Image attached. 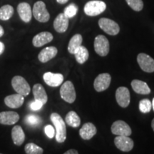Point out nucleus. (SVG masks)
<instances>
[{"label": "nucleus", "instance_id": "f257e3e1", "mask_svg": "<svg viewBox=\"0 0 154 154\" xmlns=\"http://www.w3.org/2000/svg\"><path fill=\"white\" fill-rule=\"evenodd\" d=\"M50 119L55 127L56 140L58 143H63L66 138V127L65 121L57 113H51Z\"/></svg>", "mask_w": 154, "mask_h": 154}, {"label": "nucleus", "instance_id": "f03ea898", "mask_svg": "<svg viewBox=\"0 0 154 154\" xmlns=\"http://www.w3.org/2000/svg\"><path fill=\"white\" fill-rule=\"evenodd\" d=\"M106 9L104 2L100 0H92L88 2L84 6V13L89 17H95L101 14Z\"/></svg>", "mask_w": 154, "mask_h": 154}, {"label": "nucleus", "instance_id": "7ed1b4c3", "mask_svg": "<svg viewBox=\"0 0 154 154\" xmlns=\"http://www.w3.org/2000/svg\"><path fill=\"white\" fill-rule=\"evenodd\" d=\"M11 86L17 94L23 96H28L31 91L29 84L24 78L21 76H15L12 79Z\"/></svg>", "mask_w": 154, "mask_h": 154}, {"label": "nucleus", "instance_id": "20e7f679", "mask_svg": "<svg viewBox=\"0 0 154 154\" xmlns=\"http://www.w3.org/2000/svg\"><path fill=\"white\" fill-rule=\"evenodd\" d=\"M32 14L38 22L42 23L47 22L50 19V14L46 8L45 3L42 1L36 2L34 4Z\"/></svg>", "mask_w": 154, "mask_h": 154}, {"label": "nucleus", "instance_id": "39448f33", "mask_svg": "<svg viewBox=\"0 0 154 154\" xmlns=\"http://www.w3.org/2000/svg\"><path fill=\"white\" fill-rule=\"evenodd\" d=\"M60 95L61 99L67 103H72L76 100V94L74 86L70 81L65 82L60 88Z\"/></svg>", "mask_w": 154, "mask_h": 154}, {"label": "nucleus", "instance_id": "423d86ee", "mask_svg": "<svg viewBox=\"0 0 154 154\" xmlns=\"http://www.w3.org/2000/svg\"><path fill=\"white\" fill-rule=\"evenodd\" d=\"M109 42L103 35L97 36L94 39V49L96 53L101 57H106L109 52Z\"/></svg>", "mask_w": 154, "mask_h": 154}, {"label": "nucleus", "instance_id": "0eeeda50", "mask_svg": "<svg viewBox=\"0 0 154 154\" xmlns=\"http://www.w3.org/2000/svg\"><path fill=\"white\" fill-rule=\"evenodd\" d=\"M100 28L103 32L111 36L117 35L120 32L119 24L114 21L108 18H101L99 21Z\"/></svg>", "mask_w": 154, "mask_h": 154}, {"label": "nucleus", "instance_id": "6e6552de", "mask_svg": "<svg viewBox=\"0 0 154 154\" xmlns=\"http://www.w3.org/2000/svg\"><path fill=\"white\" fill-rule=\"evenodd\" d=\"M137 61L140 69L147 73L154 72V59L149 55L140 53L137 57Z\"/></svg>", "mask_w": 154, "mask_h": 154}, {"label": "nucleus", "instance_id": "1a4fd4ad", "mask_svg": "<svg viewBox=\"0 0 154 154\" xmlns=\"http://www.w3.org/2000/svg\"><path fill=\"white\" fill-rule=\"evenodd\" d=\"M113 134L116 136H129L131 135L132 131L129 125L127 124L124 121L119 120L115 121L111 128Z\"/></svg>", "mask_w": 154, "mask_h": 154}, {"label": "nucleus", "instance_id": "9d476101", "mask_svg": "<svg viewBox=\"0 0 154 154\" xmlns=\"http://www.w3.org/2000/svg\"><path fill=\"white\" fill-rule=\"evenodd\" d=\"M111 81V76L109 74L103 73L99 74L94 80V86L97 92H101L109 87Z\"/></svg>", "mask_w": 154, "mask_h": 154}, {"label": "nucleus", "instance_id": "9b49d317", "mask_svg": "<svg viewBox=\"0 0 154 154\" xmlns=\"http://www.w3.org/2000/svg\"><path fill=\"white\" fill-rule=\"evenodd\" d=\"M116 99L120 106L122 108L128 107L131 101L129 90L124 86H121L117 88L116 91Z\"/></svg>", "mask_w": 154, "mask_h": 154}, {"label": "nucleus", "instance_id": "f8f14e48", "mask_svg": "<svg viewBox=\"0 0 154 154\" xmlns=\"http://www.w3.org/2000/svg\"><path fill=\"white\" fill-rule=\"evenodd\" d=\"M114 144L117 149L124 152L131 151L134 146V140L126 136H117L114 139Z\"/></svg>", "mask_w": 154, "mask_h": 154}, {"label": "nucleus", "instance_id": "ddd939ff", "mask_svg": "<svg viewBox=\"0 0 154 154\" xmlns=\"http://www.w3.org/2000/svg\"><path fill=\"white\" fill-rule=\"evenodd\" d=\"M17 12L23 22L29 23L32 20V11L29 4L26 2H21L17 6Z\"/></svg>", "mask_w": 154, "mask_h": 154}, {"label": "nucleus", "instance_id": "4468645a", "mask_svg": "<svg viewBox=\"0 0 154 154\" xmlns=\"http://www.w3.org/2000/svg\"><path fill=\"white\" fill-rule=\"evenodd\" d=\"M43 79L44 82L51 87H57L60 86L63 82V76L62 74L51 72L45 73L43 76Z\"/></svg>", "mask_w": 154, "mask_h": 154}, {"label": "nucleus", "instance_id": "2eb2a0df", "mask_svg": "<svg viewBox=\"0 0 154 154\" xmlns=\"http://www.w3.org/2000/svg\"><path fill=\"white\" fill-rule=\"evenodd\" d=\"M52 34L48 32H42L34 36L32 40V44L35 47H41L53 40Z\"/></svg>", "mask_w": 154, "mask_h": 154}, {"label": "nucleus", "instance_id": "dca6fc26", "mask_svg": "<svg viewBox=\"0 0 154 154\" xmlns=\"http://www.w3.org/2000/svg\"><path fill=\"white\" fill-rule=\"evenodd\" d=\"M24 96L19 94H11L5 98V103L11 109H17L23 105Z\"/></svg>", "mask_w": 154, "mask_h": 154}, {"label": "nucleus", "instance_id": "f3484780", "mask_svg": "<svg viewBox=\"0 0 154 154\" xmlns=\"http://www.w3.org/2000/svg\"><path fill=\"white\" fill-rule=\"evenodd\" d=\"M69 18L63 13H61L56 17L54 21V28L59 33H63L69 26Z\"/></svg>", "mask_w": 154, "mask_h": 154}, {"label": "nucleus", "instance_id": "a211bd4d", "mask_svg": "<svg viewBox=\"0 0 154 154\" xmlns=\"http://www.w3.org/2000/svg\"><path fill=\"white\" fill-rule=\"evenodd\" d=\"M19 120V116L14 111H3L0 113V124L13 125Z\"/></svg>", "mask_w": 154, "mask_h": 154}, {"label": "nucleus", "instance_id": "6ab92c4d", "mask_svg": "<svg viewBox=\"0 0 154 154\" xmlns=\"http://www.w3.org/2000/svg\"><path fill=\"white\" fill-rule=\"evenodd\" d=\"M97 133L96 126L92 123H86L79 130L80 136L84 140H90Z\"/></svg>", "mask_w": 154, "mask_h": 154}, {"label": "nucleus", "instance_id": "aec40b11", "mask_svg": "<svg viewBox=\"0 0 154 154\" xmlns=\"http://www.w3.org/2000/svg\"><path fill=\"white\" fill-rule=\"evenodd\" d=\"M58 50L55 47H48L42 49L38 55V60L42 63H46L57 56Z\"/></svg>", "mask_w": 154, "mask_h": 154}, {"label": "nucleus", "instance_id": "412c9836", "mask_svg": "<svg viewBox=\"0 0 154 154\" xmlns=\"http://www.w3.org/2000/svg\"><path fill=\"white\" fill-rule=\"evenodd\" d=\"M131 85L133 90L137 94L146 95V94H149L151 93V89H150L149 86L143 81L134 79L131 82Z\"/></svg>", "mask_w": 154, "mask_h": 154}, {"label": "nucleus", "instance_id": "4be33fe9", "mask_svg": "<svg viewBox=\"0 0 154 154\" xmlns=\"http://www.w3.org/2000/svg\"><path fill=\"white\" fill-rule=\"evenodd\" d=\"M11 138L16 146H21L24 142L25 134L20 126H15L11 130Z\"/></svg>", "mask_w": 154, "mask_h": 154}, {"label": "nucleus", "instance_id": "5701e85b", "mask_svg": "<svg viewBox=\"0 0 154 154\" xmlns=\"http://www.w3.org/2000/svg\"><path fill=\"white\" fill-rule=\"evenodd\" d=\"M33 94L34 99L41 101L43 104H46L48 101V96L43 86L40 84H36L33 86Z\"/></svg>", "mask_w": 154, "mask_h": 154}, {"label": "nucleus", "instance_id": "b1692460", "mask_svg": "<svg viewBox=\"0 0 154 154\" xmlns=\"http://www.w3.org/2000/svg\"><path fill=\"white\" fill-rule=\"evenodd\" d=\"M83 42L82 36L79 34H75L74 36H72L69 41L68 45V51L69 52L72 54H74L77 49L82 46Z\"/></svg>", "mask_w": 154, "mask_h": 154}, {"label": "nucleus", "instance_id": "393cba45", "mask_svg": "<svg viewBox=\"0 0 154 154\" xmlns=\"http://www.w3.org/2000/svg\"><path fill=\"white\" fill-rule=\"evenodd\" d=\"M65 122L69 126L73 127V128H77L80 126L81 119L78 114L75 111H69L66 116L65 118Z\"/></svg>", "mask_w": 154, "mask_h": 154}, {"label": "nucleus", "instance_id": "a878e982", "mask_svg": "<svg viewBox=\"0 0 154 154\" xmlns=\"http://www.w3.org/2000/svg\"><path fill=\"white\" fill-rule=\"evenodd\" d=\"M75 58L77 62L80 64H83L88 60L89 54L87 49L84 46H81L78 49L76 50V52L74 54Z\"/></svg>", "mask_w": 154, "mask_h": 154}, {"label": "nucleus", "instance_id": "bb28decb", "mask_svg": "<svg viewBox=\"0 0 154 154\" xmlns=\"http://www.w3.org/2000/svg\"><path fill=\"white\" fill-rule=\"evenodd\" d=\"M14 14V8L9 5H4L0 8V20L7 21Z\"/></svg>", "mask_w": 154, "mask_h": 154}, {"label": "nucleus", "instance_id": "cd10ccee", "mask_svg": "<svg viewBox=\"0 0 154 154\" xmlns=\"http://www.w3.org/2000/svg\"><path fill=\"white\" fill-rule=\"evenodd\" d=\"M24 151L26 154H43L42 148L33 143H29L25 146Z\"/></svg>", "mask_w": 154, "mask_h": 154}, {"label": "nucleus", "instance_id": "c85d7f7f", "mask_svg": "<svg viewBox=\"0 0 154 154\" xmlns=\"http://www.w3.org/2000/svg\"><path fill=\"white\" fill-rule=\"evenodd\" d=\"M78 6H77L76 4L72 3L67 6L66 8L64 9V10H63V14H64V15L66 17H68L69 19H71L73 18L74 16H76L77 12H78Z\"/></svg>", "mask_w": 154, "mask_h": 154}, {"label": "nucleus", "instance_id": "c756f323", "mask_svg": "<svg viewBox=\"0 0 154 154\" xmlns=\"http://www.w3.org/2000/svg\"><path fill=\"white\" fill-rule=\"evenodd\" d=\"M128 6L136 11H141L143 8V2L142 0H126Z\"/></svg>", "mask_w": 154, "mask_h": 154}, {"label": "nucleus", "instance_id": "7c9ffc66", "mask_svg": "<svg viewBox=\"0 0 154 154\" xmlns=\"http://www.w3.org/2000/svg\"><path fill=\"white\" fill-rule=\"evenodd\" d=\"M42 122V119L36 115H27L25 118V123L32 126H37Z\"/></svg>", "mask_w": 154, "mask_h": 154}, {"label": "nucleus", "instance_id": "2f4dec72", "mask_svg": "<svg viewBox=\"0 0 154 154\" xmlns=\"http://www.w3.org/2000/svg\"><path fill=\"white\" fill-rule=\"evenodd\" d=\"M152 103L149 99H143L139 102V109L140 112L146 113L151 110Z\"/></svg>", "mask_w": 154, "mask_h": 154}, {"label": "nucleus", "instance_id": "473e14b6", "mask_svg": "<svg viewBox=\"0 0 154 154\" xmlns=\"http://www.w3.org/2000/svg\"><path fill=\"white\" fill-rule=\"evenodd\" d=\"M44 131H45V134L47 136V137H49V138H53L55 136V128L51 125L46 126L45 128H44Z\"/></svg>", "mask_w": 154, "mask_h": 154}, {"label": "nucleus", "instance_id": "72a5a7b5", "mask_svg": "<svg viewBox=\"0 0 154 154\" xmlns=\"http://www.w3.org/2000/svg\"><path fill=\"white\" fill-rule=\"evenodd\" d=\"M43 103L41 101H37V100H34V101H32L30 103L29 107L32 111H38L41 109L43 106Z\"/></svg>", "mask_w": 154, "mask_h": 154}, {"label": "nucleus", "instance_id": "f704fd0d", "mask_svg": "<svg viewBox=\"0 0 154 154\" xmlns=\"http://www.w3.org/2000/svg\"><path fill=\"white\" fill-rule=\"evenodd\" d=\"M63 154H79L78 151H76V150L75 149H70V150H68V151L65 152Z\"/></svg>", "mask_w": 154, "mask_h": 154}, {"label": "nucleus", "instance_id": "c9c22d12", "mask_svg": "<svg viewBox=\"0 0 154 154\" xmlns=\"http://www.w3.org/2000/svg\"><path fill=\"white\" fill-rule=\"evenodd\" d=\"M5 46L4 43L2 42H0V55H2L3 54L4 51H5Z\"/></svg>", "mask_w": 154, "mask_h": 154}, {"label": "nucleus", "instance_id": "e433bc0d", "mask_svg": "<svg viewBox=\"0 0 154 154\" xmlns=\"http://www.w3.org/2000/svg\"><path fill=\"white\" fill-rule=\"evenodd\" d=\"M68 1L69 0H57V2L59 4H61V5H64V4H66Z\"/></svg>", "mask_w": 154, "mask_h": 154}, {"label": "nucleus", "instance_id": "4c0bfd02", "mask_svg": "<svg viewBox=\"0 0 154 154\" xmlns=\"http://www.w3.org/2000/svg\"><path fill=\"white\" fill-rule=\"evenodd\" d=\"M4 34H5V30H4L2 26L0 25V37H2L4 35Z\"/></svg>", "mask_w": 154, "mask_h": 154}, {"label": "nucleus", "instance_id": "58836bf2", "mask_svg": "<svg viewBox=\"0 0 154 154\" xmlns=\"http://www.w3.org/2000/svg\"><path fill=\"white\" fill-rule=\"evenodd\" d=\"M151 127L152 128H153V131H154V119L152 120V122H151Z\"/></svg>", "mask_w": 154, "mask_h": 154}, {"label": "nucleus", "instance_id": "ea45409f", "mask_svg": "<svg viewBox=\"0 0 154 154\" xmlns=\"http://www.w3.org/2000/svg\"><path fill=\"white\" fill-rule=\"evenodd\" d=\"M152 107H153V110H154V98H153V101H152Z\"/></svg>", "mask_w": 154, "mask_h": 154}, {"label": "nucleus", "instance_id": "a19ab883", "mask_svg": "<svg viewBox=\"0 0 154 154\" xmlns=\"http://www.w3.org/2000/svg\"><path fill=\"white\" fill-rule=\"evenodd\" d=\"M0 154H2V153H0Z\"/></svg>", "mask_w": 154, "mask_h": 154}]
</instances>
